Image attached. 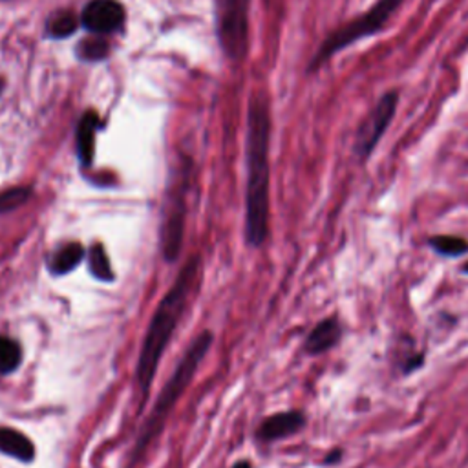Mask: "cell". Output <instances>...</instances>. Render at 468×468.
<instances>
[{"instance_id":"9","label":"cell","mask_w":468,"mask_h":468,"mask_svg":"<svg viewBox=\"0 0 468 468\" xmlns=\"http://www.w3.org/2000/svg\"><path fill=\"white\" fill-rule=\"evenodd\" d=\"M306 427V415L299 410L280 412L265 420L256 429V439L262 443H273L278 439H286L299 434Z\"/></svg>"},{"instance_id":"2","label":"cell","mask_w":468,"mask_h":468,"mask_svg":"<svg viewBox=\"0 0 468 468\" xmlns=\"http://www.w3.org/2000/svg\"><path fill=\"white\" fill-rule=\"evenodd\" d=\"M269 234V112L262 100L253 101L247 139L246 240L260 247Z\"/></svg>"},{"instance_id":"3","label":"cell","mask_w":468,"mask_h":468,"mask_svg":"<svg viewBox=\"0 0 468 468\" xmlns=\"http://www.w3.org/2000/svg\"><path fill=\"white\" fill-rule=\"evenodd\" d=\"M212 334L211 332H204L200 334L193 342L191 346L186 348V351L183 353L181 360L178 362L174 373L170 376L169 383L165 385V388L161 390V394L158 395L156 399V404L152 408V413L151 417L147 419L145 427L142 429V432H139V439L134 446V455H132V461L137 459V455H142L143 450L149 446V443L156 438V434L161 430L163 423L167 415L170 413V410L174 408V404L178 403V399L183 395V392L186 390V386L191 385L195 373L198 371L202 360L205 359L207 351L211 350L212 346Z\"/></svg>"},{"instance_id":"12","label":"cell","mask_w":468,"mask_h":468,"mask_svg":"<svg viewBox=\"0 0 468 468\" xmlns=\"http://www.w3.org/2000/svg\"><path fill=\"white\" fill-rule=\"evenodd\" d=\"M86 256L84 247L79 242H68L61 247H57L50 256H48V269L52 274H66L74 271L81 260Z\"/></svg>"},{"instance_id":"13","label":"cell","mask_w":468,"mask_h":468,"mask_svg":"<svg viewBox=\"0 0 468 468\" xmlns=\"http://www.w3.org/2000/svg\"><path fill=\"white\" fill-rule=\"evenodd\" d=\"M96 128H98V116L96 114H86L79 125L77 134V147L79 156L84 165H90L93 156V139H96Z\"/></svg>"},{"instance_id":"16","label":"cell","mask_w":468,"mask_h":468,"mask_svg":"<svg viewBox=\"0 0 468 468\" xmlns=\"http://www.w3.org/2000/svg\"><path fill=\"white\" fill-rule=\"evenodd\" d=\"M22 362V350L17 341L0 335V373H13Z\"/></svg>"},{"instance_id":"14","label":"cell","mask_w":468,"mask_h":468,"mask_svg":"<svg viewBox=\"0 0 468 468\" xmlns=\"http://www.w3.org/2000/svg\"><path fill=\"white\" fill-rule=\"evenodd\" d=\"M429 246L432 247L434 253L446 258L463 256L468 253V240L461 237H454V234H438V237L429 238Z\"/></svg>"},{"instance_id":"22","label":"cell","mask_w":468,"mask_h":468,"mask_svg":"<svg viewBox=\"0 0 468 468\" xmlns=\"http://www.w3.org/2000/svg\"><path fill=\"white\" fill-rule=\"evenodd\" d=\"M232 468H253V466H251L249 461H238Z\"/></svg>"},{"instance_id":"24","label":"cell","mask_w":468,"mask_h":468,"mask_svg":"<svg viewBox=\"0 0 468 468\" xmlns=\"http://www.w3.org/2000/svg\"><path fill=\"white\" fill-rule=\"evenodd\" d=\"M0 90H3V81H0Z\"/></svg>"},{"instance_id":"1","label":"cell","mask_w":468,"mask_h":468,"mask_svg":"<svg viewBox=\"0 0 468 468\" xmlns=\"http://www.w3.org/2000/svg\"><path fill=\"white\" fill-rule=\"evenodd\" d=\"M202 273H204V260L200 255H195L183 265L178 278L174 280L172 288L167 291V295L163 297V300L160 302V306L152 315L135 368V379L143 395H147L151 390L161 357L186 309V304H189L193 291L200 284Z\"/></svg>"},{"instance_id":"23","label":"cell","mask_w":468,"mask_h":468,"mask_svg":"<svg viewBox=\"0 0 468 468\" xmlns=\"http://www.w3.org/2000/svg\"><path fill=\"white\" fill-rule=\"evenodd\" d=\"M461 271H463L464 274H468V262H464V264L461 265Z\"/></svg>"},{"instance_id":"7","label":"cell","mask_w":468,"mask_h":468,"mask_svg":"<svg viewBox=\"0 0 468 468\" xmlns=\"http://www.w3.org/2000/svg\"><path fill=\"white\" fill-rule=\"evenodd\" d=\"M123 21L125 12L116 0H91L82 12V26L93 33H112Z\"/></svg>"},{"instance_id":"8","label":"cell","mask_w":468,"mask_h":468,"mask_svg":"<svg viewBox=\"0 0 468 468\" xmlns=\"http://www.w3.org/2000/svg\"><path fill=\"white\" fill-rule=\"evenodd\" d=\"M183 234H185V207L181 198L169 205L163 223H161V232H160V242H161V251L163 258L167 262H176L181 253L183 246Z\"/></svg>"},{"instance_id":"18","label":"cell","mask_w":468,"mask_h":468,"mask_svg":"<svg viewBox=\"0 0 468 468\" xmlns=\"http://www.w3.org/2000/svg\"><path fill=\"white\" fill-rule=\"evenodd\" d=\"M30 196L31 189H28V186H13L10 191L0 193V214L19 209L30 200Z\"/></svg>"},{"instance_id":"5","label":"cell","mask_w":468,"mask_h":468,"mask_svg":"<svg viewBox=\"0 0 468 468\" xmlns=\"http://www.w3.org/2000/svg\"><path fill=\"white\" fill-rule=\"evenodd\" d=\"M397 105H399V91L390 90L360 123L353 143V151L360 161H366L371 156V152L377 149L381 137L385 135V132L388 130V126L395 117Z\"/></svg>"},{"instance_id":"19","label":"cell","mask_w":468,"mask_h":468,"mask_svg":"<svg viewBox=\"0 0 468 468\" xmlns=\"http://www.w3.org/2000/svg\"><path fill=\"white\" fill-rule=\"evenodd\" d=\"M107 54H108V44L103 39H86L82 40L79 48V56L86 61H100L107 57Z\"/></svg>"},{"instance_id":"10","label":"cell","mask_w":468,"mask_h":468,"mask_svg":"<svg viewBox=\"0 0 468 468\" xmlns=\"http://www.w3.org/2000/svg\"><path fill=\"white\" fill-rule=\"evenodd\" d=\"M342 339V325L337 316H330L320 320L309 332L304 348L309 355H322L334 350Z\"/></svg>"},{"instance_id":"6","label":"cell","mask_w":468,"mask_h":468,"mask_svg":"<svg viewBox=\"0 0 468 468\" xmlns=\"http://www.w3.org/2000/svg\"><path fill=\"white\" fill-rule=\"evenodd\" d=\"M249 0H218V26L223 50L230 59H244L247 50Z\"/></svg>"},{"instance_id":"15","label":"cell","mask_w":468,"mask_h":468,"mask_svg":"<svg viewBox=\"0 0 468 468\" xmlns=\"http://www.w3.org/2000/svg\"><path fill=\"white\" fill-rule=\"evenodd\" d=\"M86 256H88V269L93 276L101 280V282H110V280H114V271H112L110 260L101 244H93Z\"/></svg>"},{"instance_id":"11","label":"cell","mask_w":468,"mask_h":468,"mask_svg":"<svg viewBox=\"0 0 468 468\" xmlns=\"http://www.w3.org/2000/svg\"><path fill=\"white\" fill-rule=\"evenodd\" d=\"M0 452L24 463L33 461L35 457V446L30 438L15 429L6 427H0Z\"/></svg>"},{"instance_id":"21","label":"cell","mask_w":468,"mask_h":468,"mask_svg":"<svg viewBox=\"0 0 468 468\" xmlns=\"http://www.w3.org/2000/svg\"><path fill=\"white\" fill-rule=\"evenodd\" d=\"M342 455H344V452H342L341 448H334V450H332L330 454H327V455H325L324 463H325V464H335V463H341Z\"/></svg>"},{"instance_id":"20","label":"cell","mask_w":468,"mask_h":468,"mask_svg":"<svg viewBox=\"0 0 468 468\" xmlns=\"http://www.w3.org/2000/svg\"><path fill=\"white\" fill-rule=\"evenodd\" d=\"M423 362H425L423 353H410V355H406V359H404V362L401 366L403 373H412V371L419 369L420 366H423Z\"/></svg>"},{"instance_id":"4","label":"cell","mask_w":468,"mask_h":468,"mask_svg":"<svg viewBox=\"0 0 468 468\" xmlns=\"http://www.w3.org/2000/svg\"><path fill=\"white\" fill-rule=\"evenodd\" d=\"M403 0H377L366 13L353 19L351 22L344 24L337 31H334L322 44L318 52L313 57L311 70L324 65L327 59H332L335 54L342 52L348 46L355 44L360 39L371 37L379 33L386 22L392 19V15L401 8Z\"/></svg>"},{"instance_id":"17","label":"cell","mask_w":468,"mask_h":468,"mask_svg":"<svg viewBox=\"0 0 468 468\" xmlns=\"http://www.w3.org/2000/svg\"><path fill=\"white\" fill-rule=\"evenodd\" d=\"M75 28H77V19L72 12H59L52 15V19L48 21V33L57 39L72 35Z\"/></svg>"}]
</instances>
